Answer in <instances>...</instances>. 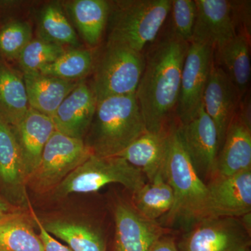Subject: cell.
<instances>
[{
    "label": "cell",
    "instance_id": "2e32d148",
    "mask_svg": "<svg viewBox=\"0 0 251 251\" xmlns=\"http://www.w3.org/2000/svg\"><path fill=\"white\" fill-rule=\"evenodd\" d=\"M97 105V99L90 84L79 81L51 117L55 130L68 136L84 140Z\"/></svg>",
    "mask_w": 251,
    "mask_h": 251
},
{
    "label": "cell",
    "instance_id": "ac0fdd59",
    "mask_svg": "<svg viewBox=\"0 0 251 251\" xmlns=\"http://www.w3.org/2000/svg\"><path fill=\"white\" fill-rule=\"evenodd\" d=\"M251 169V122L237 112L218 153L215 176H231Z\"/></svg>",
    "mask_w": 251,
    "mask_h": 251
},
{
    "label": "cell",
    "instance_id": "ffe728a7",
    "mask_svg": "<svg viewBox=\"0 0 251 251\" xmlns=\"http://www.w3.org/2000/svg\"><path fill=\"white\" fill-rule=\"evenodd\" d=\"M22 74L29 108L50 118L79 82L63 80L40 72Z\"/></svg>",
    "mask_w": 251,
    "mask_h": 251
},
{
    "label": "cell",
    "instance_id": "6da1fadb",
    "mask_svg": "<svg viewBox=\"0 0 251 251\" xmlns=\"http://www.w3.org/2000/svg\"><path fill=\"white\" fill-rule=\"evenodd\" d=\"M189 44L171 32L145 55V68L135 95L148 131L166 130L167 120L176 108Z\"/></svg>",
    "mask_w": 251,
    "mask_h": 251
},
{
    "label": "cell",
    "instance_id": "4316f807",
    "mask_svg": "<svg viewBox=\"0 0 251 251\" xmlns=\"http://www.w3.org/2000/svg\"><path fill=\"white\" fill-rule=\"evenodd\" d=\"M39 37L52 44L73 49L79 48L76 32L68 21L58 3H50L41 11Z\"/></svg>",
    "mask_w": 251,
    "mask_h": 251
},
{
    "label": "cell",
    "instance_id": "d4e9b609",
    "mask_svg": "<svg viewBox=\"0 0 251 251\" xmlns=\"http://www.w3.org/2000/svg\"><path fill=\"white\" fill-rule=\"evenodd\" d=\"M68 9L84 41L90 47L100 43L110 14V2L105 0H75Z\"/></svg>",
    "mask_w": 251,
    "mask_h": 251
},
{
    "label": "cell",
    "instance_id": "3957f363",
    "mask_svg": "<svg viewBox=\"0 0 251 251\" xmlns=\"http://www.w3.org/2000/svg\"><path fill=\"white\" fill-rule=\"evenodd\" d=\"M164 175L174 194L173 207L166 214L167 224L180 221L193 226L208 219L207 186L193 167L177 128L170 131Z\"/></svg>",
    "mask_w": 251,
    "mask_h": 251
},
{
    "label": "cell",
    "instance_id": "5b68a950",
    "mask_svg": "<svg viewBox=\"0 0 251 251\" xmlns=\"http://www.w3.org/2000/svg\"><path fill=\"white\" fill-rule=\"evenodd\" d=\"M115 183L122 184L133 194L146 181L143 172L121 157L92 154L51 193L52 198L57 201L75 193L97 192L106 185Z\"/></svg>",
    "mask_w": 251,
    "mask_h": 251
},
{
    "label": "cell",
    "instance_id": "cb8c5ba5",
    "mask_svg": "<svg viewBox=\"0 0 251 251\" xmlns=\"http://www.w3.org/2000/svg\"><path fill=\"white\" fill-rule=\"evenodd\" d=\"M215 50L218 66L227 74L244 97L250 82L251 72L250 46L247 33L236 34L233 39Z\"/></svg>",
    "mask_w": 251,
    "mask_h": 251
},
{
    "label": "cell",
    "instance_id": "8fae6325",
    "mask_svg": "<svg viewBox=\"0 0 251 251\" xmlns=\"http://www.w3.org/2000/svg\"><path fill=\"white\" fill-rule=\"evenodd\" d=\"M0 196L11 205L30 210L27 176L11 127L0 118Z\"/></svg>",
    "mask_w": 251,
    "mask_h": 251
},
{
    "label": "cell",
    "instance_id": "836d02e7",
    "mask_svg": "<svg viewBox=\"0 0 251 251\" xmlns=\"http://www.w3.org/2000/svg\"><path fill=\"white\" fill-rule=\"evenodd\" d=\"M18 209V208L11 205L9 202H6L4 198L0 196V217L10 212V211L16 210V209Z\"/></svg>",
    "mask_w": 251,
    "mask_h": 251
},
{
    "label": "cell",
    "instance_id": "8992f818",
    "mask_svg": "<svg viewBox=\"0 0 251 251\" xmlns=\"http://www.w3.org/2000/svg\"><path fill=\"white\" fill-rule=\"evenodd\" d=\"M145 54L108 41L96 57L90 84L97 101L108 97L134 94L145 68Z\"/></svg>",
    "mask_w": 251,
    "mask_h": 251
},
{
    "label": "cell",
    "instance_id": "4dcf8cb0",
    "mask_svg": "<svg viewBox=\"0 0 251 251\" xmlns=\"http://www.w3.org/2000/svg\"><path fill=\"white\" fill-rule=\"evenodd\" d=\"M172 33L181 40L191 43L197 15L195 0H172Z\"/></svg>",
    "mask_w": 251,
    "mask_h": 251
},
{
    "label": "cell",
    "instance_id": "f1b7e54d",
    "mask_svg": "<svg viewBox=\"0 0 251 251\" xmlns=\"http://www.w3.org/2000/svg\"><path fill=\"white\" fill-rule=\"evenodd\" d=\"M66 50L62 46L36 38L25 48L17 61L23 72H39L59 58Z\"/></svg>",
    "mask_w": 251,
    "mask_h": 251
},
{
    "label": "cell",
    "instance_id": "9c48e42d",
    "mask_svg": "<svg viewBox=\"0 0 251 251\" xmlns=\"http://www.w3.org/2000/svg\"><path fill=\"white\" fill-rule=\"evenodd\" d=\"M193 227L180 251H239L250 246L251 230L237 218H209Z\"/></svg>",
    "mask_w": 251,
    "mask_h": 251
},
{
    "label": "cell",
    "instance_id": "484cf974",
    "mask_svg": "<svg viewBox=\"0 0 251 251\" xmlns=\"http://www.w3.org/2000/svg\"><path fill=\"white\" fill-rule=\"evenodd\" d=\"M133 196V207L144 217L152 221L166 215L174 202L173 189L163 175L145 183Z\"/></svg>",
    "mask_w": 251,
    "mask_h": 251
},
{
    "label": "cell",
    "instance_id": "7a4b0ae2",
    "mask_svg": "<svg viewBox=\"0 0 251 251\" xmlns=\"http://www.w3.org/2000/svg\"><path fill=\"white\" fill-rule=\"evenodd\" d=\"M146 131L135 94L108 97L97 101L84 142L95 156H117Z\"/></svg>",
    "mask_w": 251,
    "mask_h": 251
},
{
    "label": "cell",
    "instance_id": "d6986e66",
    "mask_svg": "<svg viewBox=\"0 0 251 251\" xmlns=\"http://www.w3.org/2000/svg\"><path fill=\"white\" fill-rule=\"evenodd\" d=\"M170 131H146L118 156L143 172L149 181L164 175ZM165 176V175H164Z\"/></svg>",
    "mask_w": 251,
    "mask_h": 251
},
{
    "label": "cell",
    "instance_id": "f546056e",
    "mask_svg": "<svg viewBox=\"0 0 251 251\" xmlns=\"http://www.w3.org/2000/svg\"><path fill=\"white\" fill-rule=\"evenodd\" d=\"M30 25L13 21L0 28V57L4 60H18L25 48L32 40Z\"/></svg>",
    "mask_w": 251,
    "mask_h": 251
},
{
    "label": "cell",
    "instance_id": "ba28073f",
    "mask_svg": "<svg viewBox=\"0 0 251 251\" xmlns=\"http://www.w3.org/2000/svg\"><path fill=\"white\" fill-rule=\"evenodd\" d=\"M214 52L210 46L190 43L181 72L176 108L181 125L192 120L202 105L203 94L214 61Z\"/></svg>",
    "mask_w": 251,
    "mask_h": 251
},
{
    "label": "cell",
    "instance_id": "4fadbf2b",
    "mask_svg": "<svg viewBox=\"0 0 251 251\" xmlns=\"http://www.w3.org/2000/svg\"><path fill=\"white\" fill-rule=\"evenodd\" d=\"M242 98L233 82L214 61L203 94L202 105L215 125L219 150L227 128L237 113Z\"/></svg>",
    "mask_w": 251,
    "mask_h": 251
},
{
    "label": "cell",
    "instance_id": "83f0119b",
    "mask_svg": "<svg viewBox=\"0 0 251 251\" xmlns=\"http://www.w3.org/2000/svg\"><path fill=\"white\" fill-rule=\"evenodd\" d=\"M95 59L94 49H71L39 72L63 80L77 82L83 80L93 71Z\"/></svg>",
    "mask_w": 251,
    "mask_h": 251
},
{
    "label": "cell",
    "instance_id": "7c38bea8",
    "mask_svg": "<svg viewBox=\"0 0 251 251\" xmlns=\"http://www.w3.org/2000/svg\"><path fill=\"white\" fill-rule=\"evenodd\" d=\"M208 219L238 218L251 211V169L231 175H216L206 184Z\"/></svg>",
    "mask_w": 251,
    "mask_h": 251
},
{
    "label": "cell",
    "instance_id": "277c9868",
    "mask_svg": "<svg viewBox=\"0 0 251 251\" xmlns=\"http://www.w3.org/2000/svg\"><path fill=\"white\" fill-rule=\"evenodd\" d=\"M172 0H125L110 3L108 41L143 52L156 39L171 13Z\"/></svg>",
    "mask_w": 251,
    "mask_h": 251
},
{
    "label": "cell",
    "instance_id": "9a60e30c",
    "mask_svg": "<svg viewBox=\"0 0 251 251\" xmlns=\"http://www.w3.org/2000/svg\"><path fill=\"white\" fill-rule=\"evenodd\" d=\"M116 251H150L167 229L156 221L144 217L133 205L120 201L114 211Z\"/></svg>",
    "mask_w": 251,
    "mask_h": 251
},
{
    "label": "cell",
    "instance_id": "d590c367",
    "mask_svg": "<svg viewBox=\"0 0 251 251\" xmlns=\"http://www.w3.org/2000/svg\"></svg>",
    "mask_w": 251,
    "mask_h": 251
},
{
    "label": "cell",
    "instance_id": "52a82bcc",
    "mask_svg": "<svg viewBox=\"0 0 251 251\" xmlns=\"http://www.w3.org/2000/svg\"><path fill=\"white\" fill-rule=\"evenodd\" d=\"M92 154L83 140L55 130L46 143L40 162L27 179V188L39 195L51 193Z\"/></svg>",
    "mask_w": 251,
    "mask_h": 251
},
{
    "label": "cell",
    "instance_id": "5bb4252c",
    "mask_svg": "<svg viewBox=\"0 0 251 251\" xmlns=\"http://www.w3.org/2000/svg\"><path fill=\"white\" fill-rule=\"evenodd\" d=\"M197 15L191 43L215 50L233 39L236 21L233 4L227 0H195Z\"/></svg>",
    "mask_w": 251,
    "mask_h": 251
},
{
    "label": "cell",
    "instance_id": "d6a6232c",
    "mask_svg": "<svg viewBox=\"0 0 251 251\" xmlns=\"http://www.w3.org/2000/svg\"><path fill=\"white\" fill-rule=\"evenodd\" d=\"M150 251H179L173 237L163 235L153 244Z\"/></svg>",
    "mask_w": 251,
    "mask_h": 251
},
{
    "label": "cell",
    "instance_id": "44dd1931",
    "mask_svg": "<svg viewBox=\"0 0 251 251\" xmlns=\"http://www.w3.org/2000/svg\"><path fill=\"white\" fill-rule=\"evenodd\" d=\"M41 222L47 232L67 243L72 251H106L100 229L84 220L54 217Z\"/></svg>",
    "mask_w": 251,
    "mask_h": 251
},
{
    "label": "cell",
    "instance_id": "e0dca14e",
    "mask_svg": "<svg viewBox=\"0 0 251 251\" xmlns=\"http://www.w3.org/2000/svg\"><path fill=\"white\" fill-rule=\"evenodd\" d=\"M11 127L28 179L39 165L44 148L55 131V127L50 117L30 108L17 125Z\"/></svg>",
    "mask_w": 251,
    "mask_h": 251
},
{
    "label": "cell",
    "instance_id": "603a6c76",
    "mask_svg": "<svg viewBox=\"0 0 251 251\" xmlns=\"http://www.w3.org/2000/svg\"><path fill=\"white\" fill-rule=\"evenodd\" d=\"M29 109L23 74L0 57V118L17 125Z\"/></svg>",
    "mask_w": 251,
    "mask_h": 251
},
{
    "label": "cell",
    "instance_id": "e575fe53",
    "mask_svg": "<svg viewBox=\"0 0 251 251\" xmlns=\"http://www.w3.org/2000/svg\"><path fill=\"white\" fill-rule=\"evenodd\" d=\"M239 251H251L250 249H249V247L245 248V249H242V250Z\"/></svg>",
    "mask_w": 251,
    "mask_h": 251
},
{
    "label": "cell",
    "instance_id": "30bf717a",
    "mask_svg": "<svg viewBox=\"0 0 251 251\" xmlns=\"http://www.w3.org/2000/svg\"><path fill=\"white\" fill-rule=\"evenodd\" d=\"M180 138L200 177L212 179L216 174L219 137L214 122L201 105L196 117L177 128Z\"/></svg>",
    "mask_w": 251,
    "mask_h": 251
},
{
    "label": "cell",
    "instance_id": "1f68e13d",
    "mask_svg": "<svg viewBox=\"0 0 251 251\" xmlns=\"http://www.w3.org/2000/svg\"><path fill=\"white\" fill-rule=\"evenodd\" d=\"M31 213L36 227L39 229V234L44 244V251H72L67 246L61 244L46 230L44 226L41 224V220L36 215L32 208L31 209Z\"/></svg>",
    "mask_w": 251,
    "mask_h": 251
},
{
    "label": "cell",
    "instance_id": "7402d4cb",
    "mask_svg": "<svg viewBox=\"0 0 251 251\" xmlns=\"http://www.w3.org/2000/svg\"><path fill=\"white\" fill-rule=\"evenodd\" d=\"M30 210L17 209L0 217V251H44Z\"/></svg>",
    "mask_w": 251,
    "mask_h": 251
}]
</instances>
